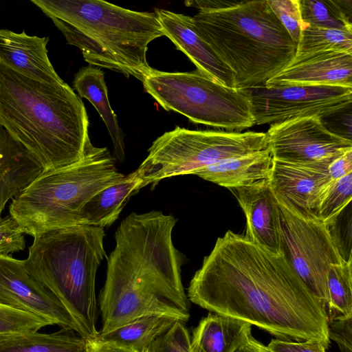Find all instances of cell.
<instances>
[{
	"label": "cell",
	"mask_w": 352,
	"mask_h": 352,
	"mask_svg": "<svg viewBox=\"0 0 352 352\" xmlns=\"http://www.w3.org/2000/svg\"><path fill=\"white\" fill-rule=\"evenodd\" d=\"M331 85L352 88V54L336 50L294 56L265 87Z\"/></svg>",
	"instance_id": "cell-15"
},
{
	"label": "cell",
	"mask_w": 352,
	"mask_h": 352,
	"mask_svg": "<svg viewBox=\"0 0 352 352\" xmlns=\"http://www.w3.org/2000/svg\"><path fill=\"white\" fill-rule=\"evenodd\" d=\"M25 248L24 232L19 223L10 214L0 217V254L9 255Z\"/></svg>",
	"instance_id": "cell-33"
},
{
	"label": "cell",
	"mask_w": 352,
	"mask_h": 352,
	"mask_svg": "<svg viewBox=\"0 0 352 352\" xmlns=\"http://www.w3.org/2000/svg\"><path fill=\"white\" fill-rule=\"evenodd\" d=\"M254 125L305 117L323 120L351 107L352 88L331 85H282L245 89Z\"/></svg>",
	"instance_id": "cell-11"
},
{
	"label": "cell",
	"mask_w": 352,
	"mask_h": 352,
	"mask_svg": "<svg viewBox=\"0 0 352 352\" xmlns=\"http://www.w3.org/2000/svg\"><path fill=\"white\" fill-rule=\"evenodd\" d=\"M87 341L86 352H132L115 344L102 342L96 338Z\"/></svg>",
	"instance_id": "cell-37"
},
{
	"label": "cell",
	"mask_w": 352,
	"mask_h": 352,
	"mask_svg": "<svg viewBox=\"0 0 352 352\" xmlns=\"http://www.w3.org/2000/svg\"><path fill=\"white\" fill-rule=\"evenodd\" d=\"M178 320L163 315L138 318L94 338L115 344L132 352H149L153 344Z\"/></svg>",
	"instance_id": "cell-24"
},
{
	"label": "cell",
	"mask_w": 352,
	"mask_h": 352,
	"mask_svg": "<svg viewBox=\"0 0 352 352\" xmlns=\"http://www.w3.org/2000/svg\"><path fill=\"white\" fill-rule=\"evenodd\" d=\"M155 11L164 35L189 58L197 71L228 87H235L234 73L195 32L190 16L164 9Z\"/></svg>",
	"instance_id": "cell-17"
},
{
	"label": "cell",
	"mask_w": 352,
	"mask_h": 352,
	"mask_svg": "<svg viewBox=\"0 0 352 352\" xmlns=\"http://www.w3.org/2000/svg\"><path fill=\"white\" fill-rule=\"evenodd\" d=\"M142 83L163 109L179 113L192 122L236 132L254 125L245 89L228 87L197 70L168 72L153 69Z\"/></svg>",
	"instance_id": "cell-8"
},
{
	"label": "cell",
	"mask_w": 352,
	"mask_h": 352,
	"mask_svg": "<svg viewBox=\"0 0 352 352\" xmlns=\"http://www.w3.org/2000/svg\"><path fill=\"white\" fill-rule=\"evenodd\" d=\"M87 340L63 329L52 333L38 331L0 335V352H86Z\"/></svg>",
	"instance_id": "cell-25"
},
{
	"label": "cell",
	"mask_w": 352,
	"mask_h": 352,
	"mask_svg": "<svg viewBox=\"0 0 352 352\" xmlns=\"http://www.w3.org/2000/svg\"><path fill=\"white\" fill-rule=\"evenodd\" d=\"M48 37L0 30V62L29 78L50 83L62 82L47 55Z\"/></svg>",
	"instance_id": "cell-18"
},
{
	"label": "cell",
	"mask_w": 352,
	"mask_h": 352,
	"mask_svg": "<svg viewBox=\"0 0 352 352\" xmlns=\"http://www.w3.org/2000/svg\"><path fill=\"white\" fill-rule=\"evenodd\" d=\"M149 352H191L190 337L184 322L176 321L155 340Z\"/></svg>",
	"instance_id": "cell-32"
},
{
	"label": "cell",
	"mask_w": 352,
	"mask_h": 352,
	"mask_svg": "<svg viewBox=\"0 0 352 352\" xmlns=\"http://www.w3.org/2000/svg\"><path fill=\"white\" fill-rule=\"evenodd\" d=\"M265 134L272 158L289 163L316 164L352 148L351 140L330 131L318 117L274 124Z\"/></svg>",
	"instance_id": "cell-12"
},
{
	"label": "cell",
	"mask_w": 352,
	"mask_h": 352,
	"mask_svg": "<svg viewBox=\"0 0 352 352\" xmlns=\"http://www.w3.org/2000/svg\"><path fill=\"white\" fill-rule=\"evenodd\" d=\"M272 160L267 148L210 164L194 175L228 189L246 187L269 179Z\"/></svg>",
	"instance_id": "cell-20"
},
{
	"label": "cell",
	"mask_w": 352,
	"mask_h": 352,
	"mask_svg": "<svg viewBox=\"0 0 352 352\" xmlns=\"http://www.w3.org/2000/svg\"><path fill=\"white\" fill-rule=\"evenodd\" d=\"M267 347L270 352H327V344L318 340L303 341L272 339Z\"/></svg>",
	"instance_id": "cell-34"
},
{
	"label": "cell",
	"mask_w": 352,
	"mask_h": 352,
	"mask_svg": "<svg viewBox=\"0 0 352 352\" xmlns=\"http://www.w3.org/2000/svg\"><path fill=\"white\" fill-rule=\"evenodd\" d=\"M252 336V325L245 321L209 314L199 322L190 338L191 352H236Z\"/></svg>",
	"instance_id": "cell-21"
},
{
	"label": "cell",
	"mask_w": 352,
	"mask_h": 352,
	"mask_svg": "<svg viewBox=\"0 0 352 352\" xmlns=\"http://www.w3.org/2000/svg\"><path fill=\"white\" fill-rule=\"evenodd\" d=\"M48 325L49 320L0 302V335L38 331Z\"/></svg>",
	"instance_id": "cell-30"
},
{
	"label": "cell",
	"mask_w": 352,
	"mask_h": 352,
	"mask_svg": "<svg viewBox=\"0 0 352 352\" xmlns=\"http://www.w3.org/2000/svg\"><path fill=\"white\" fill-rule=\"evenodd\" d=\"M299 6L303 29L314 27L352 31L351 0H299Z\"/></svg>",
	"instance_id": "cell-26"
},
{
	"label": "cell",
	"mask_w": 352,
	"mask_h": 352,
	"mask_svg": "<svg viewBox=\"0 0 352 352\" xmlns=\"http://www.w3.org/2000/svg\"><path fill=\"white\" fill-rule=\"evenodd\" d=\"M327 50L352 54V31L306 27L300 32L295 56Z\"/></svg>",
	"instance_id": "cell-28"
},
{
	"label": "cell",
	"mask_w": 352,
	"mask_h": 352,
	"mask_svg": "<svg viewBox=\"0 0 352 352\" xmlns=\"http://www.w3.org/2000/svg\"><path fill=\"white\" fill-rule=\"evenodd\" d=\"M192 26L232 71L236 88L265 86L296 54L294 42L267 0L186 1Z\"/></svg>",
	"instance_id": "cell-4"
},
{
	"label": "cell",
	"mask_w": 352,
	"mask_h": 352,
	"mask_svg": "<svg viewBox=\"0 0 352 352\" xmlns=\"http://www.w3.org/2000/svg\"><path fill=\"white\" fill-rule=\"evenodd\" d=\"M328 336L341 352H352V318L328 322Z\"/></svg>",
	"instance_id": "cell-35"
},
{
	"label": "cell",
	"mask_w": 352,
	"mask_h": 352,
	"mask_svg": "<svg viewBox=\"0 0 352 352\" xmlns=\"http://www.w3.org/2000/svg\"><path fill=\"white\" fill-rule=\"evenodd\" d=\"M104 228L87 225L50 230L34 237L27 271L67 309L86 340L97 336V270L106 256Z\"/></svg>",
	"instance_id": "cell-6"
},
{
	"label": "cell",
	"mask_w": 352,
	"mask_h": 352,
	"mask_svg": "<svg viewBox=\"0 0 352 352\" xmlns=\"http://www.w3.org/2000/svg\"><path fill=\"white\" fill-rule=\"evenodd\" d=\"M230 190L245 216L244 235L269 251L282 254L278 205L268 179Z\"/></svg>",
	"instance_id": "cell-16"
},
{
	"label": "cell",
	"mask_w": 352,
	"mask_h": 352,
	"mask_svg": "<svg viewBox=\"0 0 352 352\" xmlns=\"http://www.w3.org/2000/svg\"><path fill=\"white\" fill-rule=\"evenodd\" d=\"M266 134L223 130H190L176 126L158 137L136 170L140 188L177 175H194L225 160L267 148Z\"/></svg>",
	"instance_id": "cell-9"
},
{
	"label": "cell",
	"mask_w": 352,
	"mask_h": 352,
	"mask_svg": "<svg viewBox=\"0 0 352 352\" xmlns=\"http://www.w3.org/2000/svg\"><path fill=\"white\" fill-rule=\"evenodd\" d=\"M140 188L136 170L125 175L119 182L98 192L82 207L80 225L109 227L118 218L131 197Z\"/></svg>",
	"instance_id": "cell-23"
},
{
	"label": "cell",
	"mask_w": 352,
	"mask_h": 352,
	"mask_svg": "<svg viewBox=\"0 0 352 352\" xmlns=\"http://www.w3.org/2000/svg\"><path fill=\"white\" fill-rule=\"evenodd\" d=\"M0 125L44 170L76 163L96 147L84 103L65 82L37 80L1 62Z\"/></svg>",
	"instance_id": "cell-3"
},
{
	"label": "cell",
	"mask_w": 352,
	"mask_h": 352,
	"mask_svg": "<svg viewBox=\"0 0 352 352\" xmlns=\"http://www.w3.org/2000/svg\"><path fill=\"white\" fill-rule=\"evenodd\" d=\"M236 352H270L267 346L255 339L252 336L247 343Z\"/></svg>",
	"instance_id": "cell-38"
},
{
	"label": "cell",
	"mask_w": 352,
	"mask_h": 352,
	"mask_svg": "<svg viewBox=\"0 0 352 352\" xmlns=\"http://www.w3.org/2000/svg\"><path fill=\"white\" fill-rule=\"evenodd\" d=\"M43 170L34 156L0 125V217L7 202Z\"/></svg>",
	"instance_id": "cell-19"
},
{
	"label": "cell",
	"mask_w": 352,
	"mask_h": 352,
	"mask_svg": "<svg viewBox=\"0 0 352 352\" xmlns=\"http://www.w3.org/2000/svg\"><path fill=\"white\" fill-rule=\"evenodd\" d=\"M78 47L91 66L135 77L142 82L152 68L148 45L164 36L157 14L102 0H31Z\"/></svg>",
	"instance_id": "cell-5"
},
{
	"label": "cell",
	"mask_w": 352,
	"mask_h": 352,
	"mask_svg": "<svg viewBox=\"0 0 352 352\" xmlns=\"http://www.w3.org/2000/svg\"><path fill=\"white\" fill-rule=\"evenodd\" d=\"M352 198V173L332 180L322 197L318 217L328 224L349 204Z\"/></svg>",
	"instance_id": "cell-29"
},
{
	"label": "cell",
	"mask_w": 352,
	"mask_h": 352,
	"mask_svg": "<svg viewBox=\"0 0 352 352\" xmlns=\"http://www.w3.org/2000/svg\"><path fill=\"white\" fill-rule=\"evenodd\" d=\"M0 302L42 317L82 336L63 304L27 271L23 261L0 254Z\"/></svg>",
	"instance_id": "cell-13"
},
{
	"label": "cell",
	"mask_w": 352,
	"mask_h": 352,
	"mask_svg": "<svg viewBox=\"0 0 352 352\" xmlns=\"http://www.w3.org/2000/svg\"><path fill=\"white\" fill-rule=\"evenodd\" d=\"M267 3L296 43L303 29L299 0H267Z\"/></svg>",
	"instance_id": "cell-31"
},
{
	"label": "cell",
	"mask_w": 352,
	"mask_h": 352,
	"mask_svg": "<svg viewBox=\"0 0 352 352\" xmlns=\"http://www.w3.org/2000/svg\"><path fill=\"white\" fill-rule=\"evenodd\" d=\"M177 221L153 210L131 212L118 227L99 297L100 333L149 315L188 320V299L181 278L185 256L172 238Z\"/></svg>",
	"instance_id": "cell-2"
},
{
	"label": "cell",
	"mask_w": 352,
	"mask_h": 352,
	"mask_svg": "<svg viewBox=\"0 0 352 352\" xmlns=\"http://www.w3.org/2000/svg\"><path fill=\"white\" fill-rule=\"evenodd\" d=\"M115 162L107 148L95 147L76 163L43 170L12 199L10 215L34 237L80 225V210L88 201L124 177Z\"/></svg>",
	"instance_id": "cell-7"
},
{
	"label": "cell",
	"mask_w": 352,
	"mask_h": 352,
	"mask_svg": "<svg viewBox=\"0 0 352 352\" xmlns=\"http://www.w3.org/2000/svg\"><path fill=\"white\" fill-rule=\"evenodd\" d=\"M73 87L80 98L87 99L99 113L111 138L113 157L122 162L125 157L124 134L110 106L104 72L91 65L81 67L74 75Z\"/></svg>",
	"instance_id": "cell-22"
},
{
	"label": "cell",
	"mask_w": 352,
	"mask_h": 352,
	"mask_svg": "<svg viewBox=\"0 0 352 352\" xmlns=\"http://www.w3.org/2000/svg\"><path fill=\"white\" fill-rule=\"evenodd\" d=\"M352 259L330 265L327 275L328 322L352 318Z\"/></svg>",
	"instance_id": "cell-27"
},
{
	"label": "cell",
	"mask_w": 352,
	"mask_h": 352,
	"mask_svg": "<svg viewBox=\"0 0 352 352\" xmlns=\"http://www.w3.org/2000/svg\"><path fill=\"white\" fill-rule=\"evenodd\" d=\"M278 205L281 254L326 312L329 267L344 260L326 223L304 219L280 201Z\"/></svg>",
	"instance_id": "cell-10"
},
{
	"label": "cell",
	"mask_w": 352,
	"mask_h": 352,
	"mask_svg": "<svg viewBox=\"0 0 352 352\" xmlns=\"http://www.w3.org/2000/svg\"><path fill=\"white\" fill-rule=\"evenodd\" d=\"M328 173L333 180H337L352 173V148L338 155L328 166Z\"/></svg>",
	"instance_id": "cell-36"
},
{
	"label": "cell",
	"mask_w": 352,
	"mask_h": 352,
	"mask_svg": "<svg viewBox=\"0 0 352 352\" xmlns=\"http://www.w3.org/2000/svg\"><path fill=\"white\" fill-rule=\"evenodd\" d=\"M187 297L277 339L331 344L325 311L286 258L244 234L228 230L217 238L192 278Z\"/></svg>",
	"instance_id": "cell-1"
},
{
	"label": "cell",
	"mask_w": 352,
	"mask_h": 352,
	"mask_svg": "<svg viewBox=\"0 0 352 352\" xmlns=\"http://www.w3.org/2000/svg\"><path fill=\"white\" fill-rule=\"evenodd\" d=\"M333 159L311 164L273 159L268 182L276 200L304 219H318L322 197L333 180L327 169Z\"/></svg>",
	"instance_id": "cell-14"
}]
</instances>
